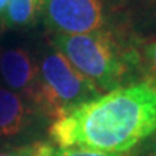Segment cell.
<instances>
[{
	"label": "cell",
	"instance_id": "6da1fadb",
	"mask_svg": "<svg viewBox=\"0 0 156 156\" xmlns=\"http://www.w3.org/2000/svg\"><path fill=\"white\" fill-rule=\"evenodd\" d=\"M156 133V87L147 81L123 85L81 104L51 123L58 147L127 153Z\"/></svg>",
	"mask_w": 156,
	"mask_h": 156
},
{
	"label": "cell",
	"instance_id": "7a4b0ae2",
	"mask_svg": "<svg viewBox=\"0 0 156 156\" xmlns=\"http://www.w3.org/2000/svg\"><path fill=\"white\" fill-rule=\"evenodd\" d=\"M55 49L67 58L101 94L123 87L132 68L139 65L134 51H124L110 30L81 35H55Z\"/></svg>",
	"mask_w": 156,
	"mask_h": 156
},
{
	"label": "cell",
	"instance_id": "3957f363",
	"mask_svg": "<svg viewBox=\"0 0 156 156\" xmlns=\"http://www.w3.org/2000/svg\"><path fill=\"white\" fill-rule=\"evenodd\" d=\"M101 93L69 64L59 51H48L38 65V83L32 103L55 122Z\"/></svg>",
	"mask_w": 156,
	"mask_h": 156
},
{
	"label": "cell",
	"instance_id": "277c9868",
	"mask_svg": "<svg viewBox=\"0 0 156 156\" xmlns=\"http://www.w3.org/2000/svg\"><path fill=\"white\" fill-rule=\"evenodd\" d=\"M42 15L55 35L90 34L107 22L104 0H45Z\"/></svg>",
	"mask_w": 156,
	"mask_h": 156
},
{
	"label": "cell",
	"instance_id": "5b68a950",
	"mask_svg": "<svg viewBox=\"0 0 156 156\" xmlns=\"http://www.w3.org/2000/svg\"><path fill=\"white\" fill-rule=\"evenodd\" d=\"M0 75L9 90L32 98L38 83V65L28 51L7 49L0 55Z\"/></svg>",
	"mask_w": 156,
	"mask_h": 156
},
{
	"label": "cell",
	"instance_id": "8992f818",
	"mask_svg": "<svg viewBox=\"0 0 156 156\" xmlns=\"http://www.w3.org/2000/svg\"><path fill=\"white\" fill-rule=\"evenodd\" d=\"M30 108L20 94L0 87V139H15L28 129Z\"/></svg>",
	"mask_w": 156,
	"mask_h": 156
},
{
	"label": "cell",
	"instance_id": "52a82bcc",
	"mask_svg": "<svg viewBox=\"0 0 156 156\" xmlns=\"http://www.w3.org/2000/svg\"><path fill=\"white\" fill-rule=\"evenodd\" d=\"M45 0H9L3 10V25L12 29L34 26L42 15Z\"/></svg>",
	"mask_w": 156,
	"mask_h": 156
},
{
	"label": "cell",
	"instance_id": "ba28073f",
	"mask_svg": "<svg viewBox=\"0 0 156 156\" xmlns=\"http://www.w3.org/2000/svg\"><path fill=\"white\" fill-rule=\"evenodd\" d=\"M139 65L145 74V81L156 87V39L147 42L142 49V54L137 55Z\"/></svg>",
	"mask_w": 156,
	"mask_h": 156
},
{
	"label": "cell",
	"instance_id": "9c48e42d",
	"mask_svg": "<svg viewBox=\"0 0 156 156\" xmlns=\"http://www.w3.org/2000/svg\"><path fill=\"white\" fill-rule=\"evenodd\" d=\"M55 145L49 142H34L29 145L0 152V156H55Z\"/></svg>",
	"mask_w": 156,
	"mask_h": 156
},
{
	"label": "cell",
	"instance_id": "30bf717a",
	"mask_svg": "<svg viewBox=\"0 0 156 156\" xmlns=\"http://www.w3.org/2000/svg\"><path fill=\"white\" fill-rule=\"evenodd\" d=\"M55 156H126V153H110V152L73 146V147H58L55 151Z\"/></svg>",
	"mask_w": 156,
	"mask_h": 156
},
{
	"label": "cell",
	"instance_id": "8fae6325",
	"mask_svg": "<svg viewBox=\"0 0 156 156\" xmlns=\"http://www.w3.org/2000/svg\"><path fill=\"white\" fill-rule=\"evenodd\" d=\"M126 156H156V133L134 146L132 151L126 153Z\"/></svg>",
	"mask_w": 156,
	"mask_h": 156
},
{
	"label": "cell",
	"instance_id": "7c38bea8",
	"mask_svg": "<svg viewBox=\"0 0 156 156\" xmlns=\"http://www.w3.org/2000/svg\"><path fill=\"white\" fill-rule=\"evenodd\" d=\"M136 3L147 13L156 15V0H136Z\"/></svg>",
	"mask_w": 156,
	"mask_h": 156
},
{
	"label": "cell",
	"instance_id": "4fadbf2b",
	"mask_svg": "<svg viewBox=\"0 0 156 156\" xmlns=\"http://www.w3.org/2000/svg\"><path fill=\"white\" fill-rule=\"evenodd\" d=\"M9 0H0V15L3 13V10L6 9V5H7Z\"/></svg>",
	"mask_w": 156,
	"mask_h": 156
},
{
	"label": "cell",
	"instance_id": "5bb4252c",
	"mask_svg": "<svg viewBox=\"0 0 156 156\" xmlns=\"http://www.w3.org/2000/svg\"><path fill=\"white\" fill-rule=\"evenodd\" d=\"M0 32H2V23H0Z\"/></svg>",
	"mask_w": 156,
	"mask_h": 156
}]
</instances>
